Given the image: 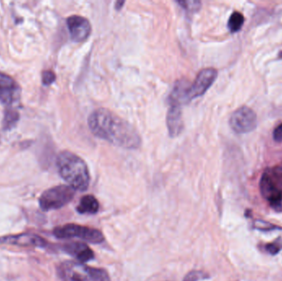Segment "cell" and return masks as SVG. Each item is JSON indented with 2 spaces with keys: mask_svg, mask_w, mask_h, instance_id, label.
I'll use <instances>...</instances> for the list:
<instances>
[{
  "mask_svg": "<svg viewBox=\"0 0 282 281\" xmlns=\"http://www.w3.org/2000/svg\"><path fill=\"white\" fill-rule=\"evenodd\" d=\"M280 172H281V174H282V169H279Z\"/></svg>",
  "mask_w": 282,
  "mask_h": 281,
  "instance_id": "25",
  "label": "cell"
},
{
  "mask_svg": "<svg viewBox=\"0 0 282 281\" xmlns=\"http://www.w3.org/2000/svg\"><path fill=\"white\" fill-rule=\"evenodd\" d=\"M58 275L63 281H110L109 275L103 269L71 261L59 265Z\"/></svg>",
  "mask_w": 282,
  "mask_h": 281,
  "instance_id": "3",
  "label": "cell"
},
{
  "mask_svg": "<svg viewBox=\"0 0 282 281\" xmlns=\"http://www.w3.org/2000/svg\"><path fill=\"white\" fill-rule=\"evenodd\" d=\"M66 22L73 41L81 42L90 36L92 32L90 22L83 17L72 15L67 18Z\"/></svg>",
  "mask_w": 282,
  "mask_h": 281,
  "instance_id": "10",
  "label": "cell"
},
{
  "mask_svg": "<svg viewBox=\"0 0 282 281\" xmlns=\"http://www.w3.org/2000/svg\"><path fill=\"white\" fill-rule=\"evenodd\" d=\"M253 228L262 232H269L272 230H279V227L271 224L270 222L264 221L262 219H256L253 222Z\"/></svg>",
  "mask_w": 282,
  "mask_h": 281,
  "instance_id": "16",
  "label": "cell"
},
{
  "mask_svg": "<svg viewBox=\"0 0 282 281\" xmlns=\"http://www.w3.org/2000/svg\"><path fill=\"white\" fill-rule=\"evenodd\" d=\"M280 177L282 176L278 170H269L262 175L259 182L261 194L277 212L282 210V186Z\"/></svg>",
  "mask_w": 282,
  "mask_h": 281,
  "instance_id": "4",
  "label": "cell"
},
{
  "mask_svg": "<svg viewBox=\"0 0 282 281\" xmlns=\"http://www.w3.org/2000/svg\"><path fill=\"white\" fill-rule=\"evenodd\" d=\"M282 243L280 240H276L273 243H266L264 245V250L272 256L277 255L282 251Z\"/></svg>",
  "mask_w": 282,
  "mask_h": 281,
  "instance_id": "18",
  "label": "cell"
},
{
  "mask_svg": "<svg viewBox=\"0 0 282 281\" xmlns=\"http://www.w3.org/2000/svg\"><path fill=\"white\" fill-rule=\"evenodd\" d=\"M218 76V71L216 68H205L201 69L198 73V76L194 80L192 85L186 91V101H190L192 99L199 98L200 96L204 95L206 91L211 87L214 82L216 81Z\"/></svg>",
  "mask_w": 282,
  "mask_h": 281,
  "instance_id": "8",
  "label": "cell"
},
{
  "mask_svg": "<svg viewBox=\"0 0 282 281\" xmlns=\"http://www.w3.org/2000/svg\"><path fill=\"white\" fill-rule=\"evenodd\" d=\"M62 249L81 263L90 262L91 260L94 258V252L93 250L83 243L75 242L67 243L63 246Z\"/></svg>",
  "mask_w": 282,
  "mask_h": 281,
  "instance_id": "13",
  "label": "cell"
},
{
  "mask_svg": "<svg viewBox=\"0 0 282 281\" xmlns=\"http://www.w3.org/2000/svg\"><path fill=\"white\" fill-rule=\"evenodd\" d=\"M178 3L186 11L191 13L199 11L201 7L200 1H178Z\"/></svg>",
  "mask_w": 282,
  "mask_h": 281,
  "instance_id": "17",
  "label": "cell"
},
{
  "mask_svg": "<svg viewBox=\"0 0 282 281\" xmlns=\"http://www.w3.org/2000/svg\"><path fill=\"white\" fill-rule=\"evenodd\" d=\"M273 139L277 143H282V124H280L274 129Z\"/></svg>",
  "mask_w": 282,
  "mask_h": 281,
  "instance_id": "22",
  "label": "cell"
},
{
  "mask_svg": "<svg viewBox=\"0 0 282 281\" xmlns=\"http://www.w3.org/2000/svg\"><path fill=\"white\" fill-rule=\"evenodd\" d=\"M0 243L12 244V245L20 246V247H38L46 248L47 240L41 236L31 233H22V234L10 235L0 238Z\"/></svg>",
  "mask_w": 282,
  "mask_h": 281,
  "instance_id": "12",
  "label": "cell"
},
{
  "mask_svg": "<svg viewBox=\"0 0 282 281\" xmlns=\"http://www.w3.org/2000/svg\"><path fill=\"white\" fill-rule=\"evenodd\" d=\"M18 115L15 112H7L5 114V125L6 127L11 126L15 121L17 120Z\"/></svg>",
  "mask_w": 282,
  "mask_h": 281,
  "instance_id": "21",
  "label": "cell"
},
{
  "mask_svg": "<svg viewBox=\"0 0 282 281\" xmlns=\"http://www.w3.org/2000/svg\"><path fill=\"white\" fill-rule=\"evenodd\" d=\"M55 74L50 70H46L42 73V83L45 85H50L55 82Z\"/></svg>",
  "mask_w": 282,
  "mask_h": 281,
  "instance_id": "20",
  "label": "cell"
},
{
  "mask_svg": "<svg viewBox=\"0 0 282 281\" xmlns=\"http://www.w3.org/2000/svg\"><path fill=\"white\" fill-rule=\"evenodd\" d=\"M207 274L204 273L200 270H193L186 275L183 281H199L200 280H206L208 278Z\"/></svg>",
  "mask_w": 282,
  "mask_h": 281,
  "instance_id": "19",
  "label": "cell"
},
{
  "mask_svg": "<svg viewBox=\"0 0 282 281\" xmlns=\"http://www.w3.org/2000/svg\"><path fill=\"white\" fill-rule=\"evenodd\" d=\"M20 94L18 83L12 77L0 72V102L11 105L19 100Z\"/></svg>",
  "mask_w": 282,
  "mask_h": 281,
  "instance_id": "9",
  "label": "cell"
},
{
  "mask_svg": "<svg viewBox=\"0 0 282 281\" xmlns=\"http://www.w3.org/2000/svg\"><path fill=\"white\" fill-rule=\"evenodd\" d=\"M56 166L61 178L75 191L88 188L90 174L88 165L80 156L70 151H62L56 159Z\"/></svg>",
  "mask_w": 282,
  "mask_h": 281,
  "instance_id": "2",
  "label": "cell"
},
{
  "mask_svg": "<svg viewBox=\"0 0 282 281\" xmlns=\"http://www.w3.org/2000/svg\"><path fill=\"white\" fill-rule=\"evenodd\" d=\"M257 114L247 106L238 107L230 118V127L237 134L249 133L257 127Z\"/></svg>",
  "mask_w": 282,
  "mask_h": 281,
  "instance_id": "7",
  "label": "cell"
},
{
  "mask_svg": "<svg viewBox=\"0 0 282 281\" xmlns=\"http://www.w3.org/2000/svg\"><path fill=\"white\" fill-rule=\"evenodd\" d=\"M99 201L92 195L83 197L76 208L77 212L81 215H95L99 212Z\"/></svg>",
  "mask_w": 282,
  "mask_h": 281,
  "instance_id": "14",
  "label": "cell"
},
{
  "mask_svg": "<svg viewBox=\"0 0 282 281\" xmlns=\"http://www.w3.org/2000/svg\"><path fill=\"white\" fill-rule=\"evenodd\" d=\"M279 59H282V50L279 52V55H278Z\"/></svg>",
  "mask_w": 282,
  "mask_h": 281,
  "instance_id": "24",
  "label": "cell"
},
{
  "mask_svg": "<svg viewBox=\"0 0 282 281\" xmlns=\"http://www.w3.org/2000/svg\"><path fill=\"white\" fill-rule=\"evenodd\" d=\"M53 234L58 239L80 238L88 243L99 244L104 242V236L100 230L82 226L79 224H68L63 226L56 227Z\"/></svg>",
  "mask_w": 282,
  "mask_h": 281,
  "instance_id": "5",
  "label": "cell"
},
{
  "mask_svg": "<svg viewBox=\"0 0 282 281\" xmlns=\"http://www.w3.org/2000/svg\"><path fill=\"white\" fill-rule=\"evenodd\" d=\"M88 123L94 135L113 145L127 149H135L141 145V137L136 129L107 108L92 112Z\"/></svg>",
  "mask_w": 282,
  "mask_h": 281,
  "instance_id": "1",
  "label": "cell"
},
{
  "mask_svg": "<svg viewBox=\"0 0 282 281\" xmlns=\"http://www.w3.org/2000/svg\"><path fill=\"white\" fill-rule=\"evenodd\" d=\"M245 17L240 12L234 11L231 14L228 21V28L232 33H238L244 26Z\"/></svg>",
  "mask_w": 282,
  "mask_h": 281,
  "instance_id": "15",
  "label": "cell"
},
{
  "mask_svg": "<svg viewBox=\"0 0 282 281\" xmlns=\"http://www.w3.org/2000/svg\"><path fill=\"white\" fill-rule=\"evenodd\" d=\"M124 3H125V1H116V3L115 7L116 9H121L122 8V6H123Z\"/></svg>",
  "mask_w": 282,
  "mask_h": 281,
  "instance_id": "23",
  "label": "cell"
},
{
  "mask_svg": "<svg viewBox=\"0 0 282 281\" xmlns=\"http://www.w3.org/2000/svg\"><path fill=\"white\" fill-rule=\"evenodd\" d=\"M75 190L69 185H60L48 189L41 194L39 205L44 211L58 210L74 199Z\"/></svg>",
  "mask_w": 282,
  "mask_h": 281,
  "instance_id": "6",
  "label": "cell"
},
{
  "mask_svg": "<svg viewBox=\"0 0 282 281\" xmlns=\"http://www.w3.org/2000/svg\"><path fill=\"white\" fill-rule=\"evenodd\" d=\"M170 107L167 114V127L170 136L177 137L183 130L184 124L182 112V104L169 100Z\"/></svg>",
  "mask_w": 282,
  "mask_h": 281,
  "instance_id": "11",
  "label": "cell"
}]
</instances>
